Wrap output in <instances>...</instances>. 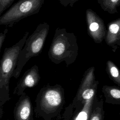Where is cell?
Masks as SVG:
<instances>
[{
  "instance_id": "cell-14",
  "label": "cell",
  "mask_w": 120,
  "mask_h": 120,
  "mask_svg": "<svg viewBox=\"0 0 120 120\" xmlns=\"http://www.w3.org/2000/svg\"><path fill=\"white\" fill-rule=\"evenodd\" d=\"M99 24L97 22H92L90 23L89 26V29L92 32H95L99 29Z\"/></svg>"
},
{
  "instance_id": "cell-6",
  "label": "cell",
  "mask_w": 120,
  "mask_h": 120,
  "mask_svg": "<svg viewBox=\"0 0 120 120\" xmlns=\"http://www.w3.org/2000/svg\"><path fill=\"white\" fill-rule=\"evenodd\" d=\"M98 83L95 80L93 69H89L84 75L74 98L81 101L90 99L97 94Z\"/></svg>"
},
{
  "instance_id": "cell-11",
  "label": "cell",
  "mask_w": 120,
  "mask_h": 120,
  "mask_svg": "<svg viewBox=\"0 0 120 120\" xmlns=\"http://www.w3.org/2000/svg\"><path fill=\"white\" fill-rule=\"evenodd\" d=\"M107 70L110 79L120 86V71L119 69L112 63L109 62Z\"/></svg>"
},
{
  "instance_id": "cell-16",
  "label": "cell",
  "mask_w": 120,
  "mask_h": 120,
  "mask_svg": "<svg viewBox=\"0 0 120 120\" xmlns=\"http://www.w3.org/2000/svg\"><path fill=\"white\" fill-rule=\"evenodd\" d=\"M119 115H120V113H119Z\"/></svg>"
},
{
  "instance_id": "cell-3",
  "label": "cell",
  "mask_w": 120,
  "mask_h": 120,
  "mask_svg": "<svg viewBox=\"0 0 120 120\" xmlns=\"http://www.w3.org/2000/svg\"><path fill=\"white\" fill-rule=\"evenodd\" d=\"M45 0H19L0 16V25L12 27L21 20L38 14Z\"/></svg>"
},
{
  "instance_id": "cell-17",
  "label": "cell",
  "mask_w": 120,
  "mask_h": 120,
  "mask_svg": "<svg viewBox=\"0 0 120 120\" xmlns=\"http://www.w3.org/2000/svg\"></svg>"
},
{
  "instance_id": "cell-9",
  "label": "cell",
  "mask_w": 120,
  "mask_h": 120,
  "mask_svg": "<svg viewBox=\"0 0 120 120\" xmlns=\"http://www.w3.org/2000/svg\"><path fill=\"white\" fill-rule=\"evenodd\" d=\"M102 91L106 103L120 105V88L115 86L104 85Z\"/></svg>"
},
{
  "instance_id": "cell-4",
  "label": "cell",
  "mask_w": 120,
  "mask_h": 120,
  "mask_svg": "<svg viewBox=\"0 0 120 120\" xmlns=\"http://www.w3.org/2000/svg\"><path fill=\"white\" fill-rule=\"evenodd\" d=\"M29 32H26L22 38L12 46L5 48L0 60V88L9 89L10 78L16 68L18 55L22 48Z\"/></svg>"
},
{
  "instance_id": "cell-10",
  "label": "cell",
  "mask_w": 120,
  "mask_h": 120,
  "mask_svg": "<svg viewBox=\"0 0 120 120\" xmlns=\"http://www.w3.org/2000/svg\"><path fill=\"white\" fill-rule=\"evenodd\" d=\"M105 111L104 101L102 98L95 96L89 120H103Z\"/></svg>"
},
{
  "instance_id": "cell-1",
  "label": "cell",
  "mask_w": 120,
  "mask_h": 120,
  "mask_svg": "<svg viewBox=\"0 0 120 120\" xmlns=\"http://www.w3.org/2000/svg\"><path fill=\"white\" fill-rule=\"evenodd\" d=\"M65 102L64 90L60 85L44 86L37 96L34 111L43 120H52L60 115Z\"/></svg>"
},
{
  "instance_id": "cell-15",
  "label": "cell",
  "mask_w": 120,
  "mask_h": 120,
  "mask_svg": "<svg viewBox=\"0 0 120 120\" xmlns=\"http://www.w3.org/2000/svg\"><path fill=\"white\" fill-rule=\"evenodd\" d=\"M119 29V26L115 23H113L109 26V30L112 33H116Z\"/></svg>"
},
{
  "instance_id": "cell-8",
  "label": "cell",
  "mask_w": 120,
  "mask_h": 120,
  "mask_svg": "<svg viewBox=\"0 0 120 120\" xmlns=\"http://www.w3.org/2000/svg\"><path fill=\"white\" fill-rule=\"evenodd\" d=\"M15 120H34L33 111L29 97L24 93L16 103L14 110Z\"/></svg>"
},
{
  "instance_id": "cell-7",
  "label": "cell",
  "mask_w": 120,
  "mask_h": 120,
  "mask_svg": "<svg viewBox=\"0 0 120 120\" xmlns=\"http://www.w3.org/2000/svg\"><path fill=\"white\" fill-rule=\"evenodd\" d=\"M40 79L38 67L34 65L25 72L15 88L13 94L21 96L25 93L24 91L26 88L36 86L38 83Z\"/></svg>"
},
{
  "instance_id": "cell-2",
  "label": "cell",
  "mask_w": 120,
  "mask_h": 120,
  "mask_svg": "<svg viewBox=\"0 0 120 120\" xmlns=\"http://www.w3.org/2000/svg\"><path fill=\"white\" fill-rule=\"evenodd\" d=\"M49 26L47 23L39 24L34 32L29 36L18 55L17 64L13 77L17 79L28 60L38 56L41 52L48 33Z\"/></svg>"
},
{
  "instance_id": "cell-12",
  "label": "cell",
  "mask_w": 120,
  "mask_h": 120,
  "mask_svg": "<svg viewBox=\"0 0 120 120\" xmlns=\"http://www.w3.org/2000/svg\"><path fill=\"white\" fill-rule=\"evenodd\" d=\"M15 0H0V16L9 8Z\"/></svg>"
},
{
  "instance_id": "cell-13",
  "label": "cell",
  "mask_w": 120,
  "mask_h": 120,
  "mask_svg": "<svg viewBox=\"0 0 120 120\" xmlns=\"http://www.w3.org/2000/svg\"><path fill=\"white\" fill-rule=\"evenodd\" d=\"M8 29L6 28L2 32H0V53L1 52V49L2 46V45L5 41V38L6 37L7 34L8 32Z\"/></svg>"
},
{
  "instance_id": "cell-5",
  "label": "cell",
  "mask_w": 120,
  "mask_h": 120,
  "mask_svg": "<svg viewBox=\"0 0 120 120\" xmlns=\"http://www.w3.org/2000/svg\"><path fill=\"white\" fill-rule=\"evenodd\" d=\"M96 94L90 99L81 101L74 98L66 108L62 120H89Z\"/></svg>"
}]
</instances>
